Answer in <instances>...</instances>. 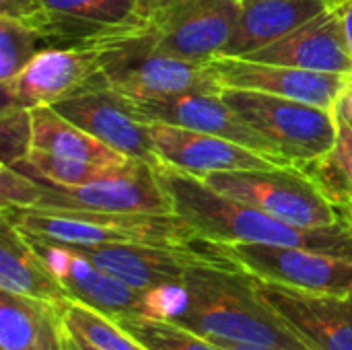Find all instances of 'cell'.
Wrapping results in <instances>:
<instances>
[{
    "mask_svg": "<svg viewBox=\"0 0 352 350\" xmlns=\"http://www.w3.org/2000/svg\"><path fill=\"white\" fill-rule=\"evenodd\" d=\"M27 177L33 179V196L27 208L153 215L175 212L173 202L159 182L155 167L146 163H138L128 173L99 179L87 186H60L37 175Z\"/></svg>",
    "mask_w": 352,
    "mask_h": 350,
    "instance_id": "obj_11",
    "label": "cell"
},
{
    "mask_svg": "<svg viewBox=\"0 0 352 350\" xmlns=\"http://www.w3.org/2000/svg\"><path fill=\"white\" fill-rule=\"evenodd\" d=\"M155 171L173 202L175 215L192 225L200 241L305 248L352 260V227L344 219L330 227H297L223 196L200 177L175 167L163 165Z\"/></svg>",
    "mask_w": 352,
    "mask_h": 350,
    "instance_id": "obj_2",
    "label": "cell"
},
{
    "mask_svg": "<svg viewBox=\"0 0 352 350\" xmlns=\"http://www.w3.org/2000/svg\"><path fill=\"white\" fill-rule=\"evenodd\" d=\"M68 248L138 291H163L182 287L186 270L192 264L221 256L212 245L204 241L200 248L146 243H101Z\"/></svg>",
    "mask_w": 352,
    "mask_h": 350,
    "instance_id": "obj_12",
    "label": "cell"
},
{
    "mask_svg": "<svg viewBox=\"0 0 352 350\" xmlns=\"http://www.w3.org/2000/svg\"><path fill=\"white\" fill-rule=\"evenodd\" d=\"M23 233V231H21ZM27 239L50 264L54 274L64 285L70 301L82 303L111 320L134 316L173 318L184 303V287L163 291H138L91 260L74 252L72 248L37 237Z\"/></svg>",
    "mask_w": 352,
    "mask_h": 350,
    "instance_id": "obj_5",
    "label": "cell"
},
{
    "mask_svg": "<svg viewBox=\"0 0 352 350\" xmlns=\"http://www.w3.org/2000/svg\"><path fill=\"white\" fill-rule=\"evenodd\" d=\"M33 151L31 109L2 103L0 111V165H16Z\"/></svg>",
    "mask_w": 352,
    "mask_h": 350,
    "instance_id": "obj_29",
    "label": "cell"
},
{
    "mask_svg": "<svg viewBox=\"0 0 352 350\" xmlns=\"http://www.w3.org/2000/svg\"><path fill=\"white\" fill-rule=\"evenodd\" d=\"M66 350H99L97 347H93L91 342H87L82 336L74 334L68 330V340H66Z\"/></svg>",
    "mask_w": 352,
    "mask_h": 350,
    "instance_id": "obj_34",
    "label": "cell"
},
{
    "mask_svg": "<svg viewBox=\"0 0 352 350\" xmlns=\"http://www.w3.org/2000/svg\"><path fill=\"white\" fill-rule=\"evenodd\" d=\"M33 118V149L54 153L68 159L87 161L101 167H126L134 159L122 155L109 144L101 142L87 130L78 128L52 105H39L31 109Z\"/></svg>",
    "mask_w": 352,
    "mask_h": 350,
    "instance_id": "obj_23",
    "label": "cell"
},
{
    "mask_svg": "<svg viewBox=\"0 0 352 350\" xmlns=\"http://www.w3.org/2000/svg\"><path fill=\"white\" fill-rule=\"evenodd\" d=\"M39 27L50 45H89L144 23L138 0H43Z\"/></svg>",
    "mask_w": 352,
    "mask_h": 350,
    "instance_id": "obj_19",
    "label": "cell"
},
{
    "mask_svg": "<svg viewBox=\"0 0 352 350\" xmlns=\"http://www.w3.org/2000/svg\"><path fill=\"white\" fill-rule=\"evenodd\" d=\"M182 287L184 303L171 320L208 340L311 350L264 301L254 276L225 256L192 264Z\"/></svg>",
    "mask_w": 352,
    "mask_h": 350,
    "instance_id": "obj_1",
    "label": "cell"
},
{
    "mask_svg": "<svg viewBox=\"0 0 352 350\" xmlns=\"http://www.w3.org/2000/svg\"><path fill=\"white\" fill-rule=\"evenodd\" d=\"M171 0H138L140 4V12H142V19L146 21L151 14H155L157 10H161L163 6H167Z\"/></svg>",
    "mask_w": 352,
    "mask_h": 350,
    "instance_id": "obj_33",
    "label": "cell"
},
{
    "mask_svg": "<svg viewBox=\"0 0 352 350\" xmlns=\"http://www.w3.org/2000/svg\"><path fill=\"white\" fill-rule=\"evenodd\" d=\"M237 21V0H171L130 33L157 54L208 62L225 52Z\"/></svg>",
    "mask_w": 352,
    "mask_h": 350,
    "instance_id": "obj_8",
    "label": "cell"
},
{
    "mask_svg": "<svg viewBox=\"0 0 352 350\" xmlns=\"http://www.w3.org/2000/svg\"><path fill=\"white\" fill-rule=\"evenodd\" d=\"M148 126H151L155 149L163 165L175 167L196 177L217 171L283 167L272 159L221 136H212L171 124H148Z\"/></svg>",
    "mask_w": 352,
    "mask_h": 350,
    "instance_id": "obj_18",
    "label": "cell"
},
{
    "mask_svg": "<svg viewBox=\"0 0 352 350\" xmlns=\"http://www.w3.org/2000/svg\"><path fill=\"white\" fill-rule=\"evenodd\" d=\"M206 243V241H204ZM243 272L314 293H352V260L326 252L264 245V243H208Z\"/></svg>",
    "mask_w": 352,
    "mask_h": 350,
    "instance_id": "obj_9",
    "label": "cell"
},
{
    "mask_svg": "<svg viewBox=\"0 0 352 350\" xmlns=\"http://www.w3.org/2000/svg\"><path fill=\"white\" fill-rule=\"evenodd\" d=\"M47 43L43 33L29 23L0 14V83L14 78Z\"/></svg>",
    "mask_w": 352,
    "mask_h": 350,
    "instance_id": "obj_28",
    "label": "cell"
},
{
    "mask_svg": "<svg viewBox=\"0 0 352 350\" xmlns=\"http://www.w3.org/2000/svg\"><path fill=\"white\" fill-rule=\"evenodd\" d=\"M342 97H344V101L349 103V107H351V111H352V74L346 76V85H344Z\"/></svg>",
    "mask_w": 352,
    "mask_h": 350,
    "instance_id": "obj_35",
    "label": "cell"
},
{
    "mask_svg": "<svg viewBox=\"0 0 352 350\" xmlns=\"http://www.w3.org/2000/svg\"><path fill=\"white\" fill-rule=\"evenodd\" d=\"M330 6H338V4H342V2H346V0H326Z\"/></svg>",
    "mask_w": 352,
    "mask_h": 350,
    "instance_id": "obj_37",
    "label": "cell"
},
{
    "mask_svg": "<svg viewBox=\"0 0 352 350\" xmlns=\"http://www.w3.org/2000/svg\"><path fill=\"white\" fill-rule=\"evenodd\" d=\"M340 215H342V219L349 223L352 227V204H349V206H344V208H340Z\"/></svg>",
    "mask_w": 352,
    "mask_h": 350,
    "instance_id": "obj_36",
    "label": "cell"
},
{
    "mask_svg": "<svg viewBox=\"0 0 352 350\" xmlns=\"http://www.w3.org/2000/svg\"><path fill=\"white\" fill-rule=\"evenodd\" d=\"M217 347L223 350H287L278 347H268V344H252V342H233V340H212Z\"/></svg>",
    "mask_w": 352,
    "mask_h": 350,
    "instance_id": "obj_32",
    "label": "cell"
},
{
    "mask_svg": "<svg viewBox=\"0 0 352 350\" xmlns=\"http://www.w3.org/2000/svg\"><path fill=\"white\" fill-rule=\"evenodd\" d=\"M334 146L301 169L311 177L318 190L340 210L352 204V111L342 95L334 105Z\"/></svg>",
    "mask_w": 352,
    "mask_h": 350,
    "instance_id": "obj_24",
    "label": "cell"
},
{
    "mask_svg": "<svg viewBox=\"0 0 352 350\" xmlns=\"http://www.w3.org/2000/svg\"><path fill=\"white\" fill-rule=\"evenodd\" d=\"M0 289L16 295L66 305L64 285L50 264L6 217L0 215Z\"/></svg>",
    "mask_w": 352,
    "mask_h": 350,
    "instance_id": "obj_22",
    "label": "cell"
},
{
    "mask_svg": "<svg viewBox=\"0 0 352 350\" xmlns=\"http://www.w3.org/2000/svg\"><path fill=\"white\" fill-rule=\"evenodd\" d=\"M338 10V17H340V23H342V29H344V35H346V41H349V47L352 52V0H346L338 6H334Z\"/></svg>",
    "mask_w": 352,
    "mask_h": 350,
    "instance_id": "obj_31",
    "label": "cell"
},
{
    "mask_svg": "<svg viewBox=\"0 0 352 350\" xmlns=\"http://www.w3.org/2000/svg\"><path fill=\"white\" fill-rule=\"evenodd\" d=\"M64 322L70 332L82 336L99 350H148L124 328H120L116 320L82 303L68 301L64 305Z\"/></svg>",
    "mask_w": 352,
    "mask_h": 350,
    "instance_id": "obj_27",
    "label": "cell"
},
{
    "mask_svg": "<svg viewBox=\"0 0 352 350\" xmlns=\"http://www.w3.org/2000/svg\"><path fill=\"white\" fill-rule=\"evenodd\" d=\"M264 301L311 350H352V293L301 291L254 276Z\"/></svg>",
    "mask_w": 352,
    "mask_h": 350,
    "instance_id": "obj_15",
    "label": "cell"
},
{
    "mask_svg": "<svg viewBox=\"0 0 352 350\" xmlns=\"http://www.w3.org/2000/svg\"><path fill=\"white\" fill-rule=\"evenodd\" d=\"M140 161H134L126 167H101V165H93L87 161L68 159V157H60L54 153L33 149L27 159L19 161L12 167L25 175H37V177H43V179L60 184V186H87V184H93L99 179L128 173Z\"/></svg>",
    "mask_w": 352,
    "mask_h": 350,
    "instance_id": "obj_25",
    "label": "cell"
},
{
    "mask_svg": "<svg viewBox=\"0 0 352 350\" xmlns=\"http://www.w3.org/2000/svg\"><path fill=\"white\" fill-rule=\"evenodd\" d=\"M101 52L93 45H50L8 83L2 85V103L27 109L54 105L82 89L101 72Z\"/></svg>",
    "mask_w": 352,
    "mask_h": 350,
    "instance_id": "obj_14",
    "label": "cell"
},
{
    "mask_svg": "<svg viewBox=\"0 0 352 350\" xmlns=\"http://www.w3.org/2000/svg\"><path fill=\"white\" fill-rule=\"evenodd\" d=\"M136 113L146 124H171L212 136L227 138L250 151H256L283 167L293 163L258 130H254L223 97L206 93H190L167 99H130ZM297 167V165H295Z\"/></svg>",
    "mask_w": 352,
    "mask_h": 350,
    "instance_id": "obj_13",
    "label": "cell"
},
{
    "mask_svg": "<svg viewBox=\"0 0 352 350\" xmlns=\"http://www.w3.org/2000/svg\"><path fill=\"white\" fill-rule=\"evenodd\" d=\"M0 215L29 237L66 245L146 243L192 248L202 243L192 225L175 212H93L0 206Z\"/></svg>",
    "mask_w": 352,
    "mask_h": 350,
    "instance_id": "obj_3",
    "label": "cell"
},
{
    "mask_svg": "<svg viewBox=\"0 0 352 350\" xmlns=\"http://www.w3.org/2000/svg\"><path fill=\"white\" fill-rule=\"evenodd\" d=\"M52 107L122 155L153 167H163L151 136V126L140 120L132 101L107 83L103 70L82 89L56 101Z\"/></svg>",
    "mask_w": 352,
    "mask_h": 350,
    "instance_id": "obj_10",
    "label": "cell"
},
{
    "mask_svg": "<svg viewBox=\"0 0 352 350\" xmlns=\"http://www.w3.org/2000/svg\"><path fill=\"white\" fill-rule=\"evenodd\" d=\"M64 305L0 289V350H66Z\"/></svg>",
    "mask_w": 352,
    "mask_h": 350,
    "instance_id": "obj_20",
    "label": "cell"
},
{
    "mask_svg": "<svg viewBox=\"0 0 352 350\" xmlns=\"http://www.w3.org/2000/svg\"><path fill=\"white\" fill-rule=\"evenodd\" d=\"M221 97L297 167L320 159L336 142L334 109L241 89H223Z\"/></svg>",
    "mask_w": 352,
    "mask_h": 350,
    "instance_id": "obj_7",
    "label": "cell"
},
{
    "mask_svg": "<svg viewBox=\"0 0 352 350\" xmlns=\"http://www.w3.org/2000/svg\"><path fill=\"white\" fill-rule=\"evenodd\" d=\"M0 14L19 19L39 29L45 19V4L43 0H0Z\"/></svg>",
    "mask_w": 352,
    "mask_h": 350,
    "instance_id": "obj_30",
    "label": "cell"
},
{
    "mask_svg": "<svg viewBox=\"0 0 352 350\" xmlns=\"http://www.w3.org/2000/svg\"><path fill=\"white\" fill-rule=\"evenodd\" d=\"M212 190L297 227L342 223L340 210L318 190L301 167L217 171L200 177Z\"/></svg>",
    "mask_w": 352,
    "mask_h": 350,
    "instance_id": "obj_6",
    "label": "cell"
},
{
    "mask_svg": "<svg viewBox=\"0 0 352 350\" xmlns=\"http://www.w3.org/2000/svg\"><path fill=\"white\" fill-rule=\"evenodd\" d=\"M101 52L103 76L128 99H167L190 93L219 95L223 89L208 62H190L144 47L130 29L109 33L93 43Z\"/></svg>",
    "mask_w": 352,
    "mask_h": 350,
    "instance_id": "obj_4",
    "label": "cell"
},
{
    "mask_svg": "<svg viewBox=\"0 0 352 350\" xmlns=\"http://www.w3.org/2000/svg\"><path fill=\"white\" fill-rule=\"evenodd\" d=\"M210 72L221 89L258 91L293 101H303L324 109H334L344 91V74L314 72L283 64L256 62L237 56H217L208 60Z\"/></svg>",
    "mask_w": 352,
    "mask_h": 350,
    "instance_id": "obj_16",
    "label": "cell"
},
{
    "mask_svg": "<svg viewBox=\"0 0 352 350\" xmlns=\"http://www.w3.org/2000/svg\"><path fill=\"white\" fill-rule=\"evenodd\" d=\"M243 58L326 74H352V52L334 6Z\"/></svg>",
    "mask_w": 352,
    "mask_h": 350,
    "instance_id": "obj_17",
    "label": "cell"
},
{
    "mask_svg": "<svg viewBox=\"0 0 352 350\" xmlns=\"http://www.w3.org/2000/svg\"><path fill=\"white\" fill-rule=\"evenodd\" d=\"M239 21L235 33L221 56L243 58L266 47L309 19L318 17L330 4L326 0H237Z\"/></svg>",
    "mask_w": 352,
    "mask_h": 350,
    "instance_id": "obj_21",
    "label": "cell"
},
{
    "mask_svg": "<svg viewBox=\"0 0 352 350\" xmlns=\"http://www.w3.org/2000/svg\"><path fill=\"white\" fill-rule=\"evenodd\" d=\"M116 322L148 350H223L212 340L184 328L171 318L134 316Z\"/></svg>",
    "mask_w": 352,
    "mask_h": 350,
    "instance_id": "obj_26",
    "label": "cell"
}]
</instances>
